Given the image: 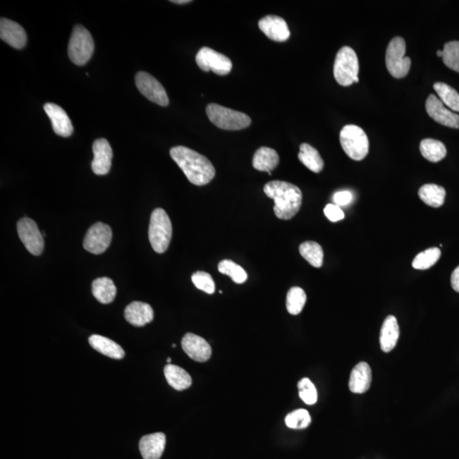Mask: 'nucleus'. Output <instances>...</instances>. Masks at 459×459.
<instances>
[{"instance_id":"f257e3e1","label":"nucleus","mask_w":459,"mask_h":459,"mask_svg":"<svg viewBox=\"0 0 459 459\" xmlns=\"http://www.w3.org/2000/svg\"><path fill=\"white\" fill-rule=\"evenodd\" d=\"M171 158L195 185L209 184L216 176V169L210 161L192 149L183 146L171 148Z\"/></svg>"},{"instance_id":"f03ea898","label":"nucleus","mask_w":459,"mask_h":459,"mask_svg":"<svg viewBox=\"0 0 459 459\" xmlns=\"http://www.w3.org/2000/svg\"><path fill=\"white\" fill-rule=\"evenodd\" d=\"M264 192L274 200V213L281 220H291L299 212L303 195L297 185L286 181L273 180L264 185Z\"/></svg>"},{"instance_id":"7ed1b4c3","label":"nucleus","mask_w":459,"mask_h":459,"mask_svg":"<svg viewBox=\"0 0 459 459\" xmlns=\"http://www.w3.org/2000/svg\"><path fill=\"white\" fill-rule=\"evenodd\" d=\"M149 241L157 253L162 254L168 250L172 238L171 219L163 209L153 211L148 231Z\"/></svg>"},{"instance_id":"20e7f679","label":"nucleus","mask_w":459,"mask_h":459,"mask_svg":"<svg viewBox=\"0 0 459 459\" xmlns=\"http://www.w3.org/2000/svg\"><path fill=\"white\" fill-rule=\"evenodd\" d=\"M209 119L220 129L225 130H241L251 125V118L241 111L211 103L206 109Z\"/></svg>"},{"instance_id":"39448f33","label":"nucleus","mask_w":459,"mask_h":459,"mask_svg":"<svg viewBox=\"0 0 459 459\" xmlns=\"http://www.w3.org/2000/svg\"><path fill=\"white\" fill-rule=\"evenodd\" d=\"M359 61L357 53L349 47H342L335 57L333 75L341 86H350L359 82Z\"/></svg>"},{"instance_id":"423d86ee","label":"nucleus","mask_w":459,"mask_h":459,"mask_svg":"<svg viewBox=\"0 0 459 459\" xmlns=\"http://www.w3.org/2000/svg\"><path fill=\"white\" fill-rule=\"evenodd\" d=\"M340 140L343 150L351 159L362 161L369 154V138L361 127L345 126L341 131Z\"/></svg>"},{"instance_id":"0eeeda50","label":"nucleus","mask_w":459,"mask_h":459,"mask_svg":"<svg viewBox=\"0 0 459 459\" xmlns=\"http://www.w3.org/2000/svg\"><path fill=\"white\" fill-rule=\"evenodd\" d=\"M94 49L92 36L81 25L74 27L68 44L70 60L78 66H84L90 60Z\"/></svg>"},{"instance_id":"6e6552de","label":"nucleus","mask_w":459,"mask_h":459,"mask_svg":"<svg viewBox=\"0 0 459 459\" xmlns=\"http://www.w3.org/2000/svg\"><path fill=\"white\" fill-rule=\"evenodd\" d=\"M406 51V42L400 37L392 39L386 49V68L396 78L406 77L410 71L412 61L410 58L405 56Z\"/></svg>"},{"instance_id":"1a4fd4ad","label":"nucleus","mask_w":459,"mask_h":459,"mask_svg":"<svg viewBox=\"0 0 459 459\" xmlns=\"http://www.w3.org/2000/svg\"><path fill=\"white\" fill-rule=\"evenodd\" d=\"M196 63L202 71H212L221 76L227 75L233 69V63L228 57L209 47L202 48L197 52Z\"/></svg>"},{"instance_id":"9d476101","label":"nucleus","mask_w":459,"mask_h":459,"mask_svg":"<svg viewBox=\"0 0 459 459\" xmlns=\"http://www.w3.org/2000/svg\"><path fill=\"white\" fill-rule=\"evenodd\" d=\"M135 85L140 92L149 101L159 106H166L169 101L166 90L159 81L146 72H139L135 75Z\"/></svg>"},{"instance_id":"9b49d317","label":"nucleus","mask_w":459,"mask_h":459,"mask_svg":"<svg viewBox=\"0 0 459 459\" xmlns=\"http://www.w3.org/2000/svg\"><path fill=\"white\" fill-rule=\"evenodd\" d=\"M20 241L32 255L39 256L43 253L44 243L38 226L32 219L23 218L18 223Z\"/></svg>"},{"instance_id":"f8f14e48","label":"nucleus","mask_w":459,"mask_h":459,"mask_svg":"<svg viewBox=\"0 0 459 459\" xmlns=\"http://www.w3.org/2000/svg\"><path fill=\"white\" fill-rule=\"evenodd\" d=\"M113 238L111 227L102 222L91 226L84 240L85 249L94 255H100L109 249Z\"/></svg>"},{"instance_id":"ddd939ff","label":"nucleus","mask_w":459,"mask_h":459,"mask_svg":"<svg viewBox=\"0 0 459 459\" xmlns=\"http://www.w3.org/2000/svg\"><path fill=\"white\" fill-rule=\"evenodd\" d=\"M426 111L432 118L440 125L459 129V115L446 109L435 94H429L425 103Z\"/></svg>"},{"instance_id":"4468645a","label":"nucleus","mask_w":459,"mask_h":459,"mask_svg":"<svg viewBox=\"0 0 459 459\" xmlns=\"http://www.w3.org/2000/svg\"><path fill=\"white\" fill-rule=\"evenodd\" d=\"M182 349L190 358L198 362H205L212 355V349L204 338L188 333L181 341Z\"/></svg>"},{"instance_id":"2eb2a0df","label":"nucleus","mask_w":459,"mask_h":459,"mask_svg":"<svg viewBox=\"0 0 459 459\" xmlns=\"http://www.w3.org/2000/svg\"><path fill=\"white\" fill-rule=\"evenodd\" d=\"M94 159L91 164L92 171L97 176H105L109 173L113 160V150L107 140L98 139L93 144Z\"/></svg>"},{"instance_id":"dca6fc26","label":"nucleus","mask_w":459,"mask_h":459,"mask_svg":"<svg viewBox=\"0 0 459 459\" xmlns=\"http://www.w3.org/2000/svg\"><path fill=\"white\" fill-rule=\"evenodd\" d=\"M259 27L268 39L276 42H284L290 37L286 20L278 16H264L259 20Z\"/></svg>"},{"instance_id":"f3484780","label":"nucleus","mask_w":459,"mask_h":459,"mask_svg":"<svg viewBox=\"0 0 459 459\" xmlns=\"http://www.w3.org/2000/svg\"><path fill=\"white\" fill-rule=\"evenodd\" d=\"M44 109L51 119L53 130L57 135L69 137L73 135V123L63 109L54 103H47Z\"/></svg>"},{"instance_id":"a211bd4d","label":"nucleus","mask_w":459,"mask_h":459,"mask_svg":"<svg viewBox=\"0 0 459 459\" xmlns=\"http://www.w3.org/2000/svg\"><path fill=\"white\" fill-rule=\"evenodd\" d=\"M0 38L15 49L26 47L27 37L26 31L18 23L1 18L0 20Z\"/></svg>"},{"instance_id":"6ab92c4d","label":"nucleus","mask_w":459,"mask_h":459,"mask_svg":"<svg viewBox=\"0 0 459 459\" xmlns=\"http://www.w3.org/2000/svg\"><path fill=\"white\" fill-rule=\"evenodd\" d=\"M165 445L166 436L159 432L143 436L140 441L139 448L144 459H160Z\"/></svg>"},{"instance_id":"aec40b11","label":"nucleus","mask_w":459,"mask_h":459,"mask_svg":"<svg viewBox=\"0 0 459 459\" xmlns=\"http://www.w3.org/2000/svg\"><path fill=\"white\" fill-rule=\"evenodd\" d=\"M125 317L131 325L143 326L152 322L154 318V312L150 305L135 301L126 308Z\"/></svg>"},{"instance_id":"412c9836","label":"nucleus","mask_w":459,"mask_h":459,"mask_svg":"<svg viewBox=\"0 0 459 459\" xmlns=\"http://www.w3.org/2000/svg\"><path fill=\"white\" fill-rule=\"evenodd\" d=\"M372 382V371L369 364L362 362L351 371L349 388L355 394H363L369 391Z\"/></svg>"},{"instance_id":"4be33fe9","label":"nucleus","mask_w":459,"mask_h":459,"mask_svg":"<svg viewBox=\"0 0 459 459\" xmlns=\"http://www.w3.org/2000/svg\"><path fill=\"white\" fill-rule=\"evenodd\" d=\"M400 329L398 322L394 316H388L384 320L380 331V346L384 353H391L395 348L399 340Z\"/></svg>"},{"instance_id":"5701e85b","label":"nucleus","mask_w":459,"mask_h":459,"mask_svg":"<svg viewBox=\"0 0 459 459\" xmlns=\"http://www.w3.org/2000/svg\"><path fill=\"white\" fill-rule=\"evenodd\" d=\"M279 156L274 149L262 147L255 153L253 166L259 171L268 172L271 175V171L278 167Z\"/></svg>"},{"instance_id":"b1692460","label":"nucleus","mask_w":459,"mask_h":459,"mask_svg":"<svg viewBox=\"0 0 459 459\" xmlns=\"http://www.w3.org/2000/svg\"><path fill=\"white\" fill-rule=\"evenodd\" d=\"M89 342L93 349L106 357L117 360L125 357L126 353L122 347L109 338L94 334L90 337Z\"/></svg>"},{"instance_id":"393cba45","label":"nucleus","mask_w":459,"mask_h":459,"mask_svg":"<svg viewBox=\"0 0 459 459\" xmlns=\"http://www.w3.org/2000/svg\"><path fill=\"white\" fill-rule=\"evenodd\" d=\"M164 375L169 386L176 391H181L187 390V388L192 386V380L191 376L189 375L187 371L181 369L180 367L168 364L164 367Z\"/></svg>"},{"instance_id":"a878e982","label":"nucleus","mask_w":459,"mask_h":459,"mask_svg":"<svg viewBox=\"0 0 459 459\" xmlns=\"http://www.w3.org/2000/svg\"><path fill=\"white\" fill-rule=\"evenodd\" d=\"M300 162L314 173H320L324 168V159L319 152L307 143L300 145L299 155Z\"/></svg>"},{"instance_id":"bb28decb","label":"nucleus","mask_w":459,"mask_h":459,"mask_svg":"<svg viewBox=\"0 0 459 459\" xmlns=\"http://www.w3.org/2000/svg\"><path fill=\"white\" fill-rule=\"evenodd\" d=\"M92 293L100 303L110 304L115 299L117 288L113 280L109 278H101L94 281Z\"/></svg>"},{"instance_id":"cd10ccee","label":"nucleus","mask_w":459,"mask_h":459,"mask_svg":"<svg viewBox=\"0 0 459 459\" xmlns=\"http://www.w3.org/2000/svg\"><path fill=\"white\" fill-rule=\"evenodd\" d=\"M446 194L444 188L436 184L424 185L419 191L420 200L432 208H440L444 204Z\"/></svg>"},{"instance_id":"c85d7f7f","label":"nucleus","mask_w":459,"mask_h":459,"mask_svg":"<svg viewBox=\"0 0 459 459\" xmlns=\"http://www.w3.org/2000/svg\"><path fill=\"white\" fill-rule=\"evenodd\" d=\"M420 149L422 156L429 162H440L446 156V146L440 140L424 139L420 142Z\"/></svg>"},{"instance_id":"c756f323","label":"nucleus","mask_w":459,"mask_h":459,"mask_svg":"<svg viewBox=\"0 0 459 459\" xmlns=\"http://www.w3.org/2000/svg\"><path fill=\"white\" fill-rule=\"evenodd\" d=\"M434 90L439 99L448 109L459 113V94L458 91L444 82H437L434 85Z\"/></svg>"},{"instance_id":"7c9ffc66","label":"nucleus","mask_w":459,"mask_h":459,"mask_svg":"<svg viewBox=\"0 0 459 459\" xmlns=\"http://www.w3.org/2000/svg\"><path fill=\"white\" fill-rule=\"evenodd\" d=\"M300 253L312 267L320 268L324 264V250L316 242H305L300 246Z\"/></svg>"},{"instance_id":"2f4dec72","label":"nucleus","mask_w":459,"mask_h":459,"mask_svg":"<svg viewBox=\"0 0 459 459\" xmlns=\"http://www.w3.org/2000/svg\"><path fill=\"white\" fill-rule=\"evenodd\" d=\"M218 270L222 274L230 276L233 282L238 284L244 283L247 279V274L245 270L231 259L222 260L219 264Z\"/></svg>"},{"instance_id":"473e14b6","label":"nucleus","mask_w":459,"mask_h":459,"mask_svg":"<svg viewBox=\"0 0 459 459\" xmlns=\"http://www.w3.org/2000/svg\"><path fill=\"white\" fill-rule=\"evenodd\" d=\"M306 303V295L303 289L293 287L289 289L287 295V310L291 315L296 316L302 312Z\"/></svg>"},{"instance_id":"72a5a7b5","label":"nucleus","mask_w":459,"mask_h":459,"mask_svg":"<svg viewBox=\"0 0 459 459\" xmlns=\"http://www.w3.org/2000/svg\"><path fill=\"white\" fill-rule=\"evenodd\" d=\"M441 255V250L438 249V247L426 250L421 252L413 259L412 267L416 270H427L439 260Z\"/></svg>"},{"instance_id":"f704fd0d","label":"nucleus","mask_w":459,"mask_h":459,"mask_svg":"<svg viewBox=\"0 0 459 459\" xmlns=\"http://www.w3.org/2000/svg\"><path fill=\"white\" fill-rule=\"evenodd\" d=\"M442 51V60L446 67L459 73V41L446 43Z\"/></svg>"},{"instance_id":"c9c22d12","label":"nucleus","mask_w":459,"mask_h":459,"mask_svg":"<svg viewBox=\"0 0 459 459\" xmlns=\"http://www.w3.org/2000/svg\"><path fill=\"white\" fill-rule=\"evenodd\" d=\"M285 423L288 428L301 429L307 428L312 423V417L305 409L293 411L286 417Z\"/></svg>"},{"instance_id":"e433bc0d","label":"nucleus","mask_w":459,"mask_h":459,"mask_svg":"<svg viewBox=\"0 0 459 459\" xmlns=\"http://www.w3.org/2000/svg\"><path fill=\"white\" fill-rule=\"evenodd\" d=\"M298 388L300 397L305 404L313 405L317 403V391L311 380L307 378L302 379L298 384Z\"/></svg>"},{"instance_id":"4c0bfd02","label":"nucleus","mask_w":459,"mask_h":459,"mask_svg":"<svg viewBox=\"0 0 459 459\" xmlns=\"http://www.w3.org/2000/svg\"><path fill=\"white\" fill-rule=\"evenodd\" d=\"M192 283L200 290L204 291L209 295L216 291V283L209 273L205 271H197L192 276Z\"/></svg>"},{"instance_id":"58836bf2","label":"nucleus","mask_w":459,"mask_h":459,"mask_svg":"<svg viewBox=\"0 0 459 459\" xmlns=\"http://www.w3.org/2000/svg\"><path fill=\"white\" fill-rule=\"evenodd\" d=\"M324 214L330 221L337 222L345 218V214L341 209V207L335 204H328L325 207Z\"/></svg>"},{"instance_id":"ea45409f","label":"nucleus","mask_w":459,"mask_h":459,"mask_svg":"<svg viewBox=\"0 0 459 459\" xmlns=\"http://www.w3.org/2000/svg\"><path fill=\"white\" fill-rule=\"evenodd\" d=\"M334 204L341 206H346L350 204L353 200V193L349 191H341L334 194L333 197Z\"/></svg>"},{"instance_id":"a19ab883","label":"nucleus","mask_w":459,"mask_h":459,"mask_svg":"<svg viewBox=\"0 0 459 459\" xmlns=\"http://www.w3.org/2000/svg\"><path fill=\"white\" fill-rule=\"evenodd\" d=\"M451 284L454 290L459 293V266L455 269L451 276Z\"/></svg>"},{"instance_id":"79ce46f5","label":"nucleus","mask_w":459,"mask_h":459,"mask_svg":"<svg viewBox=\"0 0 459 459\" xmlns=\"http://www.w3.org/2000/svg\"><path fill=\"white\" fill-rule=\"evenodd\" d=\"M171 2L177 4V5H184V4L191 3L192 1H190V0H173Z\"/></svg>"},{"instance_id":"37998d69","label":"nucleus","mask_w":459,"mask_h":459,"mask_svg":"<svg viewBox=\"0 0 459 459\" xmlns=\"http://www.w3.org/2000/svg\"><path fill=\"white\" fill-rule=\"evenodd\" d=\"M436 55H437V56H439V57H441V58H442V56H443V51H437V52H436Z\"/></svg>"},{"instance_id":"c03bdc74","label":"nucleus","mask_w":459,"mask_h":459,"mask_svg":"<svg viewBox=\"0 0 459 459\" xmlns=\"http://www.w3.org/2000/svg\"><path fill=\"white\" fill-rule=\"evenodd\" d=\"M167 362H168L169 364H171V358H168V359H167Z\"/></svg>"},{"instance_id":"a18cd8bd","label":"nucleus","mask_w":459,"mask_h":459,"mask_svg":"<svg viewBox=\"0 0 459 459\" xmlns=\"http://www.w3.org/2000/svg\"><path fill=\"white\" fill-rule=\"evenodd\" d=\"M172 347H173V348H176V345H175V344H173V345H172Z\"/></svg>"}]
</instances>
